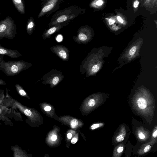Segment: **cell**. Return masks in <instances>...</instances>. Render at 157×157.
Listing matches in <instances>:
<instances>
[{"label":"cell","instance_id":"2","mask_svg":"<svg viewBox=\"0 0 157 157\" xmlns=\"http://www.w3.org/2000/svg\"><path fill=\"white\" fill-rule=\"evenodd\" d=\"M91 32L88 27H81L78 30L76 36L73 37V39L77 43L85 44L87 43L91 38Z\"/></svg>","mask_w":157,"mask_h":157},{"label":"cell","instance_id":"14","mask_svg":"<svg viewBox=\"0 0 157 157\" xmlns=\"http://www.w3.org/2000/svg\"><path fill=\"white\" fill-rule=\"evenodd\" d=\"M124 140V137L122 135H119L116 138V140L118 142L122 141Z\"/></svg>","mask_w":157,"mask_h":157},{"label":"cell","instance_id":"28","mask_svg":"<svg viewBox=\"0 0 157 157\" xmlns=\"http://www.w3.org/2000/svg\"><path fill=\"white\" fill-rule=\"evenodd\" d=\"M77 141V139L76 138H73L71 140V143L74 144L76 143Z\"/></svg>","mask_w":157,"mask_h":157},{"label":"cell","instance_id":"26","mask_svg":"<svg viewBox=\"0 0 157 157\" xmlns=\"http://www.w3.org/2000/svg\"><path fill=\"white\" fill-rule=\"evenodd\" d=\"M51 109V108L50 106H46L44 108V110L46 111H50Z\"/></svg>","mask_w":157,"mask_h":157},{"label":"cell","instance_id":"9","mask_svg":"<svg viewBox=\"0 0 157 157\" xmlns=\"http://www.w3.org/2000/svg\"><path fill=\"white\" fill-rule=\"evenodd\" d=\"M35 26V24L32 17H31L28 20L27 24V31L29 35H31L33 31Z\"/></svg>","mask_w":157,"mask_h":157},{"label":"cell","instance_id":"12","mask_svg":"<svg viewBox=\"0 0 157 157\" xmlns=\"http://www.w3.org/2000/svg\"><path fill=\"white\" fill-rule=\"evenodd\" d=\"M78 121L76 119H73L71 122V124L73 127H75L78 124Z\"/></svg>","mask_w":157,"mask_h":157},{"label":"cell","instance_id":"20","mask_svg":"<svg viewBox=\"0 0 157 157\" xmlns=\"http://www.w3.org/2000/svg\"><path fill=\"white\" fill-rule=\"evenodd\" d=\"M117 21L120 23H123L124 22L123 19L120 16H117Z\"/></svg>","mask_w":157,"mask_h":157},{"label":"cell","instance_id":"32","mask_svg":"<svg viewBox=\"0 0 157 157\" xmlns=\"http://www.w3.org/2000/svg\"><path fill=\"white\" fill-rule=\"evenodd\" d=\"M157 135V131L156 130V131L153 133V136L154 137H156Z\"/></svg>","mask_w":157,"mask_h":157},{"label":"cell","instance_id":"6","mask_svg":"<svg viewBox=\"0 0 157 157\" xmlns=\"http://www.w3.org/2000/svg\"><path fill=\"white\" fill-rule=\"evenodd\" d=\"M63 25L60 23L55 25L45 31L42 36V39H44L49 38L52 34L59 31L64 26Z\"/></svg>","mask_w":157,"mask_h":157},{"label":"cell","instance_id":"11","mask_svg":"<svg viewBox=\"0 0 157 157\" xmlns=\"http://www.w3.org/2000/svg\"><path fill=\"white\" fill-rule=\"evenodd\" d=\"M137 47L136 46H134L132 47L130 49L129 52V54L131 56H132L134 55L136 51Z\"/></svg>","mask_w":157,"mask_h":157},{"label":"cell","instance_id":"15","mask_svg":"<svg viewBox=\"0 0 157 157\" xmlns=\"http://www.w3.org/2000/svg\"><path fill=\"white\" fill-rule=\"evenodd\" d=\"M88 105L90 106H93L95 104V101L93 99H90L88 103Z\"/></svg>","mask_w":157,"mask_h":157},{"label":"cell","instance_id":"30","mask_svg":"<svg viewBox=\"0 0 157 157\" xmlns=\"http://www.w3.org/2000/svg\"><path fill=\"white\" fill-rule=\"evenodd\" d=\"M109 24L110 25L113 24L115 22V21L114 20L112 19H109Z\"/></svg>","mask_w":157,"mask_h":157},{"label":"cell","instance_id":"3","mask_svg":"<svg viewBox=\"0 0 157 157\" xmlns=\"http://www.w3.org/2000/svg\"><path fill=\"white\" fill-rule=\"evenodd\" d=\"M51 51L63 61H67L69 58L70 51L65 46L58 45L50 48Z\"/></svg>","mask_w":157,"mask_h":157},{"label":"cell","instance_id":"31","mask_svg":"<svg viewBox=\"0 0 157 157\" xmlns=\"http://www.w3.org/2000/svg\"><path fill=\"white\" fill-rule=\"evenodd\" d=\"M67 137L68 139H71L72 137V134L71 133H69L67 134Z\"/></svg>","mask_w":157,"mask_h":157},{"label":"cell","instance_id":"1","mask_svg":"<svg viewBox=\"0 0 157 157\" xmlns=\"http://www.w3.org/2000/svg\"><path fill=\"white\" fill-rule=\"evenodd\" d=\"M64 76L62 72L56 69H52L43 76L41 80L43 84H50L52 87L55 86L61 82Z\"/></svg>","mask_w":157,"mask_h":157},{"label":"cell","instance_id":"23","mask_svg":"<svg viewBox=\"0 0 157 157\" xmlns=\"http://www.w3.org/2000/svg\"><path fill=\"white\" fill-rule=\"evenodd\" d=\"M20 94L22 96H25L26 95V93L25 91L22 89H21L19 91Z\"/></svg>","mask_w":157,"mask_h":157},{"label":"cell","instance_id":"8","mask_svg":"<svg viewBox=\"0 0 157 157\" xmlns=\"http://www.w3.org/2000/svg\"><path fill=\"white\" fill-rule=\"evenodd\" d=\"M17 10L21 14L25 13V6L24 0H12Z\"/></svg>","mask_w":157,"mask_h":157},{"label":"cell","instance_id":"19","mask_svg":"<svg viewBox=\"0 0 157 157\" xmlns=\"http://www.w3.org/2000/svg\"><path fill=\"white\" fill-rule=\"evenodd\" d=\"M139 2L138 0H136L134 1L133 4V6L134 8H137L139 5Z\"/></svg>","mask_w":157,"mask_h":157},{"label":"cell","instance_id":"13","mask_svg":"<svg viewBox=\"0 0 157 157\" xmlns=\"http://www.w3.org/2000/svg\"><path fill=\"white\" fill-rule=\"evenodd\" d=\"M18 68L17 66L15 65H13L11 67V70L13 73H16L18 71Z\"/></svg>","mask_w":157,"mask_h":157},{"label":"cell","instance_id":"10","mask_svg":"<svg viewBox=\"0 0 157 157\" xmlns=\"http://www.w3.org/2000/svg\"><path fill=\"white\" fill-rule=\"evenodd\" d=\"M137 104L139 107L141 109H144L147 106V102L144 98L140 97L139 98L137 101Z\"/></svg>","mask_w":157,"mask_h":157},{"label":"cell","instance_id":"21","mask_svg":"<svg viewBox=\"0 0 157 157\" xmlns=\"http://www.w3.org/2000/svg\"><path fill=\"white\" fill-rule=\"evenodd\" d=\"M56 40L58 42H60L63 40V37L61 35H59L57 36L56 38Z\"/></svg>","mask_w":157,"mask_h":157},{"label":"cell","instance_id":"18","mask_svg":"<svg viewBox=\"0 0 157 157\" xmlns=\"http://www.w3.org/2000/svg\"><path fill=\"white\" fill-rule=\"evenodd\" d=\"M151 147L150 145L147 146L144 148V151L145 153L147 152L151 149Z\"/></svg>","mask_w":157,"mask_h":157},{"label":"cell","instance_id":"27","mask_svg":"<svg viewBox=\"0 0 157 157\" xmlns=\"http://www.w3.org/2000/svg\"><path fill=\"white\" fill-rule=\"evenodd\" d=\"M123 147H118L117 151L118 153H121L123 151Z\"/></svg>","mask_w":157,"mask_h":157},{"label":"cell","instance_id":"33","mask_svg":"<svg viewBox=\"0 0 157 157\" xmlns=\"http://www.w3.org/2000/svg\"><path fill=\"white\" fill-rule=\"evenodd\" d=\"M1 109H0V113H1Z\"/></svg>","mask_w":157,"mask_h":157},{"label":"cell","instance_id":"25","mask_svg":"<svg viewBox=\"0 0 157 157\" xmlns=\"http://www.w3.org/2000/svg\"><path fill=\"white\" fill-rule=\"evenodd\" d=\"M139 138L141 139H143L145 138L144 135L142 133L140 132L138 134Z\"/></svg>","mask_w":157,"mask_h":157},{"label":"cell","instance_id":"4","mask_svg":"<svg viewBox=\"0 0 157 157\" xmlns=\"http://www.w3.org/2000/svg\"><path fill=\"white\" fill-rule=\"evenodd\" d=\"M16 28L14 20L10 17L8 16L0 22V33L12 32Z\"/></svg>","mask_w":157,"mask_h":157},{"label":"cell","instance_id":"29","mask_svg":"<svg viewBox=\"0 0 157 157\" xmlns=\"http://www.w3.org/2000/svg\"><path fill=\"white\" fill-rule=\"evenodd\" d=\"M51 139L53 141L56 140L57 139V136L56 135H53L51 137Z\"/></svg>","mask_w":157,"mask_h":157},{"label":"cell","instance_id":"7","mask_svg":"<svg viewBox=\"0 0 157 157\" xmlns=\"http://www.w3.org/2000/svg\"><path fill=\"white\" fill-rule=\"evenodd\" d=\"M75 17V14L69 15L67 14L62 15L52 21L51 24V25L53 26L60 24L61 23L66 21L68 20L71 19Z\"/></svg>","mask_w":157,"mask_h":157},{"label":"cell","instance_id":"22","mask_svg":"<svg viewBox=\"0 0 157 157\" xmlns=\"http://www.w3.org/2000/svg\"><path fill=\"white\" fill-rule=\"evenodd\" d=\"M103 3V2L102 0H98L96 2V4L97 5L100 6Z\"/></svg>","mask_w":157,"mask_h":157},{"label":"cell","instance_id":"17","mask_svg":"<svg viewBox=\"0 0 157 157\" xmlns=\"http://www.w3.org/2000/svg\"><path fill=\"white\" fill-rule=\"evenodd\" d=\"M100 124H94L91 126V128L92 130H94L98 128Z\"/></svg>","mask_w":157,"mask_h":157},{"label":"cell","instance_id":"16","mask_svg":"<svg viewBox=\"0 0 157 157\" xmlns=\"http://www.w3.org/2000/svg\"><path fill=\"white\" fill-rule=\"evenodd\" d=\"M24 113L26 115L28 116H30L32 115L31 112L29 110L26 109L24 111Z\"/></svg>","mask_w":157,"mask_h":157},{"label":"cell","instance_id":"34","mask_svg":"<svg viewBox=\"0 0 157 157\" xmlns=\"http://www.w3.org/2000/svg\"><path fill=\"white\" fill-rule=\"evenodd\" d=\"M1 14V13H0V15Z\"/></svg>","mask_w":157,"mask_h":157},{"label":"cell","instance_id":"5","mask_svg":"<svg viewBox=\"0 0 157 157\" xmlns=\"http://www.w3.org/2000/svg\"><path fill=\"white\" fill-rule=\"evenodd\" d=\"M59 0H48L43 6L40 13L38 16V18L40 17L47 13L52 10L56 5Z\"/></svg>","mask_w":157,"mask_h":157},{"label":"cell","instance_id":"24","mask_svg":"<svg viewBox=\"0 0 157 157\" xmlns=\"http://www.w3.org/2000/svg\"><path fill=\"white\" fill-rule=\"evenodd\" d=\"M7 51L5 49L2 48H0V54H5L7 53Z\"/></svg>","mask_w":157,"mask_h":157}]
</instances>
